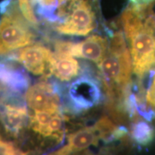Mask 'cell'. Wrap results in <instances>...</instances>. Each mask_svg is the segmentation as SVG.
Listing matches in <instances>:
<instances>
[{
	"label": "cell",
	"mask_w": 155,
	"mask_h": 155,
	"mask_svg": "<svg viewBox=\"0 0 155 155\" xmlns=\"http://www.w3.org/2000/svg\"><path fill=\"white\" fill-rule=\"evenodd\" d=\"M120 24L129 42L134 73L142 78L155 66L154 2L129 4L121 12Z\"/></svg>",
	"instance_id": "6da1fadb"
},
{
	"label": "cell",
	"mask_w": 155,
	"mask_h": 155,
	"mask_svg": "<svg viewBox=\"0 0 155 155\" xmlns=\"http://www.w3.org/2000/svg\"><path fill=\"white\" fill-rule=\"evenodd\" d=\"M98 0H65L55 9L49 21L58 33L86 36L98 25Z\"/></svg>",
	"instance_id": "7a4b0ae2"
},
{
	"label": "cell",
	"mask_w": 155,
	"mask_h": 155,
	"mask_svg": "<svg viewBox=\"0 0 155 155\" xmlns=\"http://www.w3.org/2000/svg\"><path fill=\"white\" fill-rule=\"evenodd\" d=\"M98 67L108 99L119 98L131 83L133 67L129 50L121 53L107 51Z\"/></svg>",
	"instance_id": "3957f363"
},
{
	"label": "cell",
	"mask_w": 155,
	"mask_h": 155,
	"mask_svg": "<svg viewBox=\"0 0 155 155\" xmlns=\"http://www.w3.org/2000/svg\"><path fill=\"white\" fill-rule=\"evenodd\" d=\"M5 12L0 19V55L28 45L33 41L35 35L28 26L17 5H12Z\"/></svg>",
	"instance_id": "277c9868"
},
{
	"label": "cell",
	"mask_w": 155,
	"mask_h": 155,
	"mask_svg": "<svg viewBox=\"0 0 155 155\" xmlns=\"http://www.w3.org/2000/svg\"><path fill=\"white\" fill-rule=\"evenodd\" d=\"M68 96L73 108L77 111H86L98 105L103 98L98 81L87 76L77 79L71 85Z\"/></svg>",
	"instance_id": "5b68a950"
},
{
	"label": "cell",
	"mask_w": 155,
	"mask_h": 155,
	"mask_svg": "<svg viewBox=\"0 0 155 155\" xmlns=\"http://www.w3.org/2000/svg\"><path fill=\"white\" fill-rule=\"evenodd\" d=\"M54 53L42 45H32L20 50L17 60L30 72L35 75H44L50 73Z\"/></svg>",
	"instance_id": "8992f818"
},
{
	"label": "cell",
	"mask_w": 155,
	"mask_h": 155,
	"mask_svg": "<svg viewBox=\"0 0 155 155\" xmlns=\"http://www.w3.org/2000/svg\"><path fill=\"white\" fill-rule=\"evenodd\" d=\"M26 101L35 111L59 110V95L57 90L48 83H39L30 87L26 94Z\"/></svg>",
	"instance_id": "52a82bcc"
},
{
	"label": "cell",
	"mask_w": 155,
	"mask_h": 155,
	"mask_svg": "<svg viewBox=\"0 0 155 155\" xmlns=\"http://www.w3.org/2000/svg\"><path fill=\"white\" fill-rule=\"evenodd\" d=\"M108 41L99 35H93L78 43H72L71 55L88 60L98 64L105 57L108 51Z\"/></svg>",
	"instance_id": "ba28073f"
},
{
	"label": "cell",
	"mask_w": 155,
	"mask_h": 155,
	"mask_svg": "<svg viewBox=\"0 0 155 155\" xmlns=\"http://www.w3.org/2000/svg\"><path fill=\"white\" fill-rule=\"evenodd\" d=\"M100 137L95 126L79 129L68 136V143L60 149L57 154H68L72 152H78L91 146H97Z\"/></svg>",
	"instance_id": "9c48e42d"
},
{
	"label": "cell",
	"mask_w": 155,
	"mask_h": 155,
	"mask_svg": "<svg viewBox=\"0 0 155 155\" xmlns=\"http://www.w3.org/2000/svg\"><path fill=\"white\" fill-rule=\"evenodd\" d=\"M80 72L78 62L71 55L54 53L50 73L62 81H69L78 76Z\"/></svg>",
	"instance_id": "30bf717a"
},
{
	"label": "cell",
	"mask_w": 155,
	"mask_h": 155,
	"mask_svg": "<svg viewBox=\"0 0 155 155\" xmlns=\"http://www.w3.org/2000/svg\"><path fill=\"white\" fill-rule=\"evenodd\" d=\"M28 117V111L23 106L5 105L1 113V120L5 129L13 134H17L22 129Z\"/></svg>",
	"instance_id": "8fae6325"
},
{
	"label": "cell",
	"mask_w": 155,
	"mask_h": 155,
	"mask_svg": "<svg viewBox=\"0 0 155 155\" xmlns=\"http://www.w3.org/2000/svg\"><path fill=\"white\" fill-rule=\"evenodd\" d=\"M131 139L141 147H147L155 139V128L149 121L137 120L131 126Z\"/></svg>",
	"instance_id": "7c38bea8"
},
{
	"label": "cell",
	"mask_w": 155,
	"mask_h": 155,
	"mask_svg": "<svg viewBox=\"0 0 155 155\" xmlns=\"http://www.w3.org/2000/svg\"><path fill=\"white\" fill-rule=\"evenodd\" d=\"M0 81L16 90H22L28 85V78L22 73L12 71L0 63Z\"/></svg>",
	"instance_id": "4fadbf2b"
},
{
	"label": "cell",
	"mask_w": 155,
	"mask_h": 155,
	"mask_svg": "<svg viewBox=\"0 0 155 155\" xmlns=\"http://www.w3.org/2000/svg\"><path fill=\"white\" fill-rule=\"evenodd\" d=\"M65 0H29L35 13L50 21L55 9Z\"/></svg>",
	"instance_id": "5bb4252c"
},
{
	"label": "cell",
	"mask_w": 155,
	"mask_h": 155,
	"mask_svg": "<svg viewBox=\"0 0 155 155\" xmlns=\"http://www.w3.org/2000/svg\"><path fill=\"white\" fill-rule=\"evenodd\" d=\"M56 111H35V114L32 116H31L30 118V125L32 129L42 136H44L45 137H49V134H48V124H49L51 117Z\"/></svg>",
	"instance_id": "9a60e30c"
},
{
	"label": "cell",
	"mask_w": 155,
	"mask_h": 155,
	"mask_svg": "<svg viewBox=\"0 0 155 155\" xmlns=\"http://www.w3.org/2000/svg\"><path fill=\"white\" fill-rule=\"evenodd\" d=\"M145 100L147 108L155 114V71L150 87L147 90Z\"/></svg>",
	"instance_id": "2e32d148"
},
{
	"label": "cell",
	"mask_w": 155,
	"mask_h": 155,
	"mask_svg": "<svg viewBox=\"0 0 155 155\" xmlns=\"http://www.w3.org/2000/svg\"><path fill=\"white\" fill-rule=\"evenodd\" d=\"M129 1L134 5H148L154 2L155 0H129Z\"/></svg>",
	"instance_id": "e0dca14e"
}]
</instances>
